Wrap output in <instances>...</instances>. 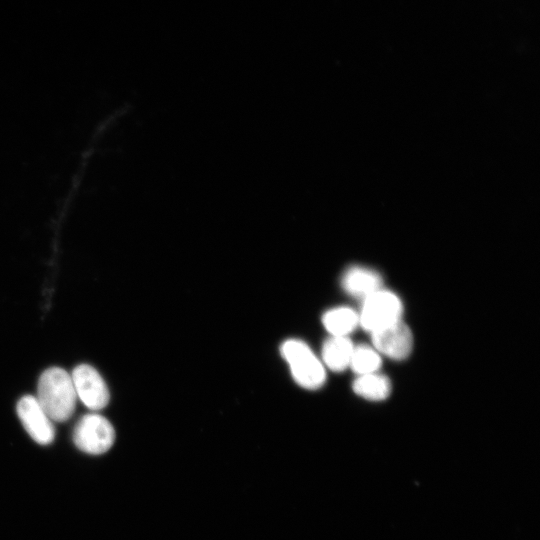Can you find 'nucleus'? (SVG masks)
<instances>
[{
    "label": "nucleus",
    "instance_id": "1",
    "mask_svg": "<svg viewBox=\"0 0 540 540\" xmlns=\"http://www.w3.org/2000/svg\"><path fill=\"white\" fill-rule=\"evenodd\" d=\"M36 399L52 421L68 420L77 400L71 375L59 367L45 370L38 381Z\"/></svg>",
    "mask_w": 540,
    "mask_h": 540
},
{
    "label": "nucleus",
    "instance_id": "2",
    "mask_svg": "<svg viewBox=\"0 0 540 540\" xmlns=\"http://www.w3.org/2000/svg\"><path fill=\"white\" fill-rule=\"evenodd\" d=\"M281 354L289 364L294 380L302 387L317 389L325 381L323 363L303 341L290 339L281 346Z\"/></svg>",
    "mask_w": 540,
    "mask_h": 540
},
{
    "label": "nucleus",
    "instance_id": "3",
    "mask_svg": "<svg viewBox=\"0 0 540 540\" xmlns=\"http://www.w3.org/2000/svg\"><path fill=\"white\" fill-rule=\"evenodd\" d=\"M402 311L398 296L381 288L364 299L359 324L373 333L401 320Z\"/></svg>",
    "mask_w": 540,
    "mask_h": 540
},
{
    "label": "nucleus",
    "instance_id": "4",
    "mask_svg": "<svg viewBox=\"0 0 540 540\" xmlns=\"http://www.w3.org/2000/svg\"><path fill=\"white\" fill-rule=\"evenodd\" d=\"M115 440L112 424L102 415L91 413L80 418L73 431L76 447L88 454L99 455L108 451Z\"/></svg>",
    "mask_w": 540,
    "mask_h": 540
},
{
    "label": "nucleus",
    "instance_id": "5",
    "mask_svg": "<svg viewBox=\"0 0 540 540\" xmlns=\"http://www.w3.org/2000/svg\"><path fill=\"white\" fill-rule=\"evenodd\" d=\"M71 378L77 398L93 411L103 409L109 402V391L101 375L87 364L77 366Z\"/></svg>",
    "mask_w": 540,
    "mask_h": 540
},
{
    "label": "nucleus",
    "instance_id": "6",
    "mask_svg": "<svg viewBox=\"0 0 540 540\" xmlns=\"http://www.w3.org/2000/svg\"><path fill=\"white\" fill-rule=\"evenodd\" d=\"M18 417L31 438L41 444H50L55 437L53 421L40 406L36 397L23 396L17 404Z\"/></svg>",
    "mask_w": 540,
    "mask_h": 540
},
{
    "label": "nucleus",
    "instance_id": "7",
    "mask_svg": "<svg viewBox=\"0 0 540 540\" xmlns=\"http://www.w3.org/2000/svg\"><path fill=\"white\" fill-rule=\"evenodd\" d=\"M371 338L379 354L394 360L407 358L413 346L411 330L402 320L371 333Z\"/></svg>",
    "mask_w": 540,
    "mask_h": 540
},
{
    "label": "nucleus",
    "instance_id": "8",
    "mask_svg": "<svg viewBox=\"0 0 540 540\" xmlns=\"http://www.w3.org/2000/svg\"><path fill=\"white\" fill-rule=\"evenodd\" d=\"M344 290L352 296L365 299L381 289V276L374 270L353 266L348 268L341 280Z\"/></svg>",
    "mask_w": 540,
    "mask_h": 540
},
{
    "label": "nucleus",
    "instance_id": "9",
    "mask_svg": "<svg viewBox=\"0 0 540 540\" xmlns=\"http://www.w3.org/2000/svg\"><path fill=\"white\" fill-rule=\"evenodd\" d=\"M353 348L347 337L331 336L322 348L324 365L336 372L345 370L350 365Z\"/></svg>",
    "mask_w": 540,
    "mask_h": 540
},
{
    "label": "nucleus",
    "instance_id": "10",
    "mask_svg": "<svg viewBox=\"0 0 540 540\" xmlns=\"http://www.w3.org/2000/svg\"><path fill=\"white\" fill-rule=\"evenodd\" d=\"M353 390L367 400L381 401L390 395L391 384L386 376L375 372L359 375L353 383Z\"/></svg>",
    "mask_w": 540,
    "mask_h": 540
},
{
    "label": "nucleus",
    "instance_id": "11",
    "mask_svg": "<svg viewBox=\"0 0 540 540\" xmlns=\"http://www.w3.org/2000/svg\"><path fill=\"white\" fill-rule=\"evenodd\" d=\"M323 324L332 336L347 337L359 324V316L351 308L338 307L324 314Z\"/></svg>",
    "mask_w": 540,
    "mask_h": 540
},
{
    "label": "nucleus",
    "instance_id": "12",
    "mask_svg": "<svg viewBox=\"0 0 540 540\" xmlns=\"http://www.w3.org/2000/svg\"><path fill=\"white\" fill-rule=\"evenodd\" d=\"M381 366V357L375 348L354 346L349 367L358 375L375 373Z\"/></svg>",
    "mask_w": 540,
    "mask_h": 540
}]
</instances>
